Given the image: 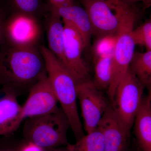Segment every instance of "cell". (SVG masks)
<instances>
[{"instance_id": "1", "label": "cell", "mask_w": 151, "mask_h": 151, "mask_svg": "<svg viewBox=\"0 0 151 151\" xmlns=\"http://www.w3.org/2000/svg\"><path fill=\"white\" fill-rule=\"evenodd\" d=\"M46 72L40 51L34 47H19L4 42L0 47V85L2 91L18 96L23 89H30Z\"/></svg>"}, {"instance_id": "2", "label": "cell", "mask_w": 151, "mask_h": 151, "mask_svg": "<svg viewBox=\"0 0 151 151\" xmlns=\"http://www.w3.org/2000/svg\"><path fill=\"white\" fill-rule=\"evenodd\" d=\"M47 77L58 101L67 117L76 140L85 135L77 106V83L47 47H40Z\"/></svg>"}, {"instance_id": "3", "label": "cell", "mask_w": 151, "mask_h": 151, "mask_svg": "<svg viewBox=\"0 0 151 151\" xmlns=\"http://www.w3.org/2000/svg\"><path fill=\"white\" fill-rule=\"evenodd\" d=\"M69 121L61 108L52 113L28 118L23 133L27 142H31L45 149L67 146Z\"/></svg>"}, {"instance_id": "4", "label": "cell", "mask_w": 151, "mask_h": 151, "mask_svg": "<svg viewBox=\"0 0 151 151\" xmlns=\"http://www.w3.org/2000/svg\"><path fill=\"white\" fill-rule=\"evenodd\" d=\"M97 39L117 36L127 4L121 0H80Z\"/></svg>"}, {"instance_id": "5", "label": "cell", "mask_w": 151, "mask_h": 151, "mask_svg": "<svg viewBox=\"0 0 151 151\" xmlns=\"http://www.w3.org/2000/svg\"><path fill=\"white\" fill-rule=\"evenodd\" d=\"M137 14L132 13L124 18L116 37L113 56V73L108 97L113 101L119 82L129 70L135 53L136 44L131 32L134 29Z\"/></svg>"}, {"instance_id": "6", "label": "cell", "mask_w": 151, "mask_h": 151, "mask_svg": "<svg viewBox=\"0 0 151 151\" xmlns=\"http://www.w3.org/2000/svg\"><path fill=\"white\" fill-rule=\"evenodd\" d=\"M145 87L136 76L129 70L119 82L113 100L119 118L131 130L139 111Z\"/></svg>"}, {"instance_id": "7", "label": "cell", "mask_w": 151, "mask_h": 151, "mask_svg": "<svg viewBox=\"0 0 151 151\" xmlns=\"http://www.w3.org/2000/svg\"><path fill=\"white\" fill-rule=\"evenodd\" d=\"M76 91L83 127L86 133H89L97 129L109 104L102 91L97 89L90 79L77 84Z\"/></svg>"}, {"instance_id": "8", "label": "cell", "mask_w": 151, "mask_h": 151, "mask_svg": "<svg viewBox=\"0 0 151 151\" xmlns=\"http://www.w3.org/2000/svg\"><path fill=\"white\" fill-rule=\"evenodd\" d=\"M4 41L13 46L34 47L40 38V26L33 15L15 12L6 17Z\"/></svg>"}, {"instance_id": "9", "label": "cell", "mask_w": 151, "mask_h": 151, "mask_svg": "<svg viewBox=\"0 0 151 151\" xmlns=\"http://www.w3.org/2000/svg\"><path fill=\"white\" fill-rule=\"evenodd\" d=\"M63 22L64 24V67L77 84L90 80L89 68L82 56V51L85 49L82 37L73 25L67 22Z\"/></svg>"}, {"instance_id": "10", "label": "cell", "mask_w": 151, "mask_h": 151, "mask_svg": "<svg viewBox=\"0 0 151 151\" xmlns=\"http://www.w3.org/2000/svg\"><path fill=\"white\" fill-rule=\"evenodd\" d=\"M58 102L47 75L42 74L29 89L27 100L22 106L24 119L42 116L56 111Z\"/></svg>"}, {"instance_id": "11", "label": "cell", "mask_w": 151, "mask_h": 151, "mask_svg": "<svg viewBox=\"0 0 151 151\" xmlns=\"http://www.w3.org/2000/svg\"><path fill=\"white\" fill-rule=\"evenodd\" d=\"M97 128L104 137L105 151H127L131 130L119 118L113 105H108Z\"/></svg>"}, {"instance_id": "12", "label": "cell", "mask_w": 151, "mask_h": 151, "mask_svg": "<svg viewBox=\"0 0 151 151\" xmlns=\"http://www.w3.org/2000/svg\"><path fill=\"white\" fill-rule=\"evenodd\" d=\"M3 92L4 96L0 98V136L12 134L24 120L18 95L10 91Z\"/></svg>"}, {"instance_id": "13", "label": "cell", "mask_w": 151, "mask_h": 151, "mask_svg": "<svg viewBox=\"0 0 151 151\" xmlns=\"http://www.w3.org/2000/svg\"><path fill=\"white\" fill-rule=\"evenodd\" d=\"M50 10L59 16L63 21L69 23L76 29L83 40L84 48L89 46L92 36V25L84 8L73 4L58 7L51 6Z\"/></svg>"}, {"instance_id": "14", "label": "cell", "mask_w": 151, "mask_h": 151, "mask_svg": "<svg viewBox=\"0 0 151 151\" xmlns=\"http://www.w3.org/2000/svg\"><path fill=\"white\" fill-rule=\"evenodd\" d=\"M134 132L141 151H151V95L143 97L134 122Z\"/></svg>"}, {"instance_id": "15", "label": "cell", "mask_w": 151, "mask_h": 151, "mask_svg": "<svg viewBox=\"0 0 151 151\" xmlns=\"http://www.w3.org/2000/svg\"><path fill=\"white\" fill-rule=\"evenodd\" d=\"M47 29V48L64 66V24L59 16L51 12Z\"/></svg>"}, {"instance_id": "16", "label": "cell", "mask_w": 151, "mask_h": 151, "mask_svg": "<svg viewBox=\"0 0 151 151\" xmlns=\"http://www.w3.org/2000/svg\"><path fill=\"white\" fill-rule=\"evenodd\" d=\"M130 69L151 95V51L135 52Z\"/></svg>"}, {"instance_id": "17", "label": "cell", "mask_w": 151, "mask_h": 151, "mask_svg": "<svg viewBox=\"0 0 151 151\" xmlns=\"http://www.w3.org/2000/svg\"><path fill=\"white\" fill-rule=\"evenodd\" d=\"M113 54L106 55L94 59V75L92 80L101 91H108L111 85L113 73Z\"/></svg>"}, {"instance_id": "18", "label": "cell", "mask_w": 151, "mask_h": 151, "mask_svg": "<svg viewBox=\"0 0 151 151\" xmlns=\"http://www.w3.org/2000/svg\"><path fill=\"white\" fill-rule=\"evenodd\" d=\"M66 147L69 151H105L104 137L97 127L75 144H69Z\"/></svg>"}, {"instance_id": "19", "label": "cell", "mask_w": 151, "mask_h": 151, "mask_svg": "<svg viewBox=\"0 0 151 151\" xmlns=\"http://www.w3.org/2000/svg\"><path fill=\"white\" fill-rule=\"evenodd\" d=\"M131 35L136 45L145 47L151 51V18L131 32Z\"/></svg>"}, {"instance_id": "20", "label": "cell", "mask_w": 151, "mask_h": 151, "mask_svg": "<svg viewBox=\"0 0 151 151\" xmlns=\"http://www.w3.org/2000/svg\"><path fill=\"white\" fill-rule=\"evenodd\" d=\"M116 37H107L97 39L93 48L94 59L103 55L113 54Z\"/></svg>"}, {"instance_id": "21", "label": "cell", "mask_w": 151, "mask_h": 151, "mask_svg": "<svg viewBox=\"0 0 151 151\" xmlns=\"http://www.w3.org/2000/svg\"><path fill=\"white\" fill-rule=\"evenodd\" d=\"M15 12L33 15L40 6V0H10Z\"/></svg>"}, {"instance_id": "22", "label": "cell", "mask_w": 151, "mask_h": 151, "mask_svg": "<svg viewBox=\"0 0 151 151\" xmlns=\"http://www.w3.org/2000/svg\"><path fill=\"white\" fill-rule=\"evenodd\" d=\"M5 12L2 9H0V47L4 41V22L6 18Z\"/></svg>"}, {"instance_id": "23", "label": "cell", "mask_w": 151, "mask_h": 151, "mask_svg": "<svg viewBox=\"0 0 151 151\" xmlns=\"http://www.w3.org/2000/svg\"><path fill=\"white\" fill-rule=\"evenodd\" d=\"M18 151H45V149L35 143L27 142L18 149Z\"/></svg>"}, {"instance_id": "24", "label": "cell", "mask_w": 151, "mask_h": 151, "mask_svg": "<svg viewBox=\"0 0 151 151\" xmlns=\"http://www.w3.org/2000/svg\"><path fill=\"white\" fill-rule=\"evenodd\" d=\"M52 6L58 7L70 5L73 4V0H49Z\"/></svg>"}, {"instance_id": "25", "label": "cell", "mask_w": 151, "mask_h": 151, "mask_svg": "<svg viewBox=\"0 0 151 151\" xmlns=\"http://www.w3.org/2000/svg\"><path fill=\"white\" fill-rule=\"evenodd\" d=\"M121 1L131 5H134L135 3L139 2H142L147 5H151V0H121Z\"/></svg>"}, {"instance_id": "26", "label": "cell", "mask_w": 151, "mask_h": 151, "mask_svg": "<svg viewBox=\"0 0 151 151\" xmlns=\"http://www.w3.org/2000/svg\"><path fill=\"white\" fill-rule=\"evenodd\" d=\"M45 151H69L67 148H52L45 149Z\"/></svg>"}, {"instance_id": "27", "label": "cell", "mask_w": 151, "mask_h": 151, "mask_svg": "<svg viewBox=\"0 0 151 151\" xmlns=\"http://www.w3.org/2000/svg\"><path fill=\"white\" fill-rule=\"evenodd\" d=\"M0 151H18V149L14 148L9 147H1Z\"/></svg>"}, {"instance_id": "28", "label": "cell", "mask_w": 151, "mask_h": 151, "mask_svg": "<svg viewBox=\"0 0 151 151\" xmlns=\"http://www.w3.org/2000/svg\"><path fill=\"white\" fill-rule=\"evenodd\" d=\"M127 151H128V150H127ZM135 151H141V150H140V149H139V148L138 147L137 150H136Z\"/></svg>"}]
</instances>
